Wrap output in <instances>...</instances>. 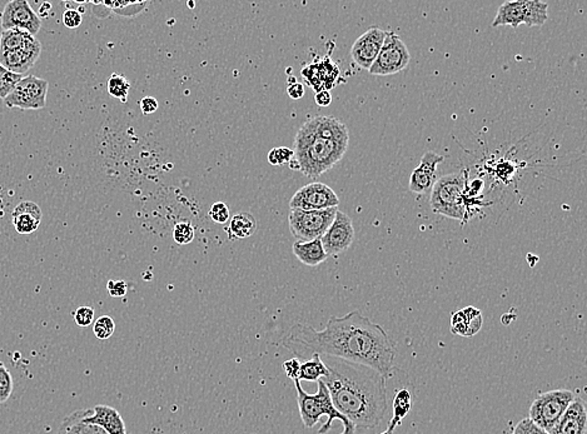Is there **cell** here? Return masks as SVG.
I'll return each mask as SVG.
<instances>
[{
	"label": "cell",
	"mask_w": 587,
	"mask_h": 434,
	"mask_svg": "<svg viewBox=\"0 0 587 434\" xmlns=\"http://www.w3.org/2000/svg\"><path fill=\"white\" fill-rule=\"evenodd\" d=\"M409 61V52L401 38L394 32H386L380 53L368 72L373 76H392L405 69Z\"/></svg>",
	"instance_id": "cell-9"
},
{
	"label": "cell",
	"mask_w": 587,
	"mask_h": 434,
	"mask_svg": "<svg viewBox=\"0 0 587 434\" xmlns=\"http://www.w3.org/2000/svg\"><path fill=\"white\" fill-rule=\"evenodd\" d=\"M131 90V83L125 76L120 74H111L108 80V93L111 97L117 98L122 103H125Z\"/></svg>",
	"instance_id": "cell-28"
},
{
	"label": "cell",
	"mask_w": 587,
	"mask_h": 434,
	"mask_svg": "<svg viewBox=\"0 0 587 434\" xmlns=\"http://www.w3.org/2000/svg\"><path fill=\"white\" fill-rule=\"evenodd\" d=\"M339 199L331 186L313 182L298 189L290 200V209L323 210L339 207Z\"/></svg>",
	"instance_id": "cell-11"
},
{
	"label": "cell",
	"mask_w": 587,
	"mask_h": 434,
	"mask_svg": "<svg viewBox=\"0 0 587 434\" xmlns=\"http://www.w3.org/2000/svg\"><path fill=\"white\" fill-rule=\"evenodd\" d=\"M21 74H15L0 64V99L4 100L21 82Z\"/></svg>",
	"instance_id": "cell-29"
},
{
	"label": "cell",
	"mask_w": 587,
	"mask_h": 434,
	"mask_svg": "<svg viewBox=\"0 0 587 434\" xmlns=\"http://www.w3.org/2000/svg\"><path fill=\"white\" fill-rule=\"evenodd\" d=\"M318 383V391L314 394H308L304 392L301 386L299 380H295V386L297 391V403L301 420L306 428H313L322 415L327 417V422L322 427L319 428L318 433L325 434L332 428L333 420H341L343 423V432L341 434H354L356 428L353 427L351 422L345 418L343 414L339 413L333 406L330 392L327 389L322 379H319Z\"/></svg>",
	"instance_id": "cell-4"
},
{
	"label": "cell",
	"mask_w": 587,
	"mask_h": 434,
	"mask_svg": "<svg viewBox=\"0 0 587 434\" xmlns=\"http://www.w3.org/2000/svg\"><path fill=\"white\" fill-rule=\"evenodd\" d=\"M293 254L297 257L298 261L308 267H317L325 262L328 255L323 249L321 239L311 241H295L292 246Z\"/></svg>",
	"instance_id": "cell-22"
},
{
	"label": "cell",
	"mask_w": 587,
	"mask_h": 434,
	"mask_svg": "<svg viewBox=\"0 0 587 434\" xmlns=\"http://www.w3.org/2000/svg\"><path fill=\"white\" fill-rule=\"evenodd\" d=\"M337 210L339 208H328L323 210L290 209L288 215L290 235L297 241L321 239L331 226Z\"/></svg>",
	"instance_id": "cell-8"
},
{
	"label": "cell",
	"mask_w": 587,
	"mask_h": 434,
	"mask_svg": "<svg viewBox=\"0 0 587 434\" xmlns=\"http://www.w3.org/2000/svg\"><path fill=\"white\" fill-rule=\"evenodd\" d=\"M547 9V3L540 0L504 1L492 21V27L496 28L500 25H510L515 30L521 24H525L527 27H540L548 19Z\"/></svg>",
	"instance_id": "cell-6"
},
{
	"label": "cell",
	"mask_w": 587,
	"mask_h": 434,
	"mask_svg": "<svg viewBox=\"0 0 587 434\" xmlns=\"http://www.w3.org/2000/svg\"><path fill=\"white\" fill-rule=\"evenodd\" d=\"M42 218V209L32 200L21 202L12 213L13 226L19 235L34 233L41 226Z\"/></svg>",
	"instance_id": "cell-18"
},
{
	"label": "cell",
	"mask_w": 587,
	"mask_h": 434,
	"mask_svg": "<svg viewBox=\"0 0 587 434\" xmlns=\"http://www.w3.org/2000/svg\"><path fill=\"white\" fill-rule=\"evenodd\" d=\"M209 217L211 219L217 224H224L229 221V208L223 202H215V204L209 209Z\"/></svg>",
	"instance_id": "cell-34"
},
{
	"label": "cell",
	"mask_w": 587,
	"mask_h": 434,
	"mask_svg": "<svg viewBox=\"0 0 587 434\" xmlns=\"http://www.w3.org/2000/svg\"><path fill=\"white\" fill-rule=\"evenodd\" d=\"M41 53L42 44L39 41H36L34 36L30 42L21 48L0 54V64L15 74L23 76L34 65L38 58L41 56Z\"/></svg>",
	"instance_id": "cell-15"
},
{
	"label": "cell",
	"mask_w": 587,
	"mask_h": 434,
	"mask_svg": "<svg viewBox=\"0 0 587 434\" xmlns=\"http://www.w3.org/2000/svg\"><path fill=\"white\" fill-rule=\"evenodd\" d=\"M282 367H284V372H286L288 378L292 379L293 382H295V380H298V374H299V368H301L299 359H288V360H286V362H284Z\"/></svg>",
	"instance_id": "cell-40"
},
{
	"label": "cell",
	"mask_w": 587,
	"mask_h": 434,
	"mask_svg": "<svg viewBox=\"0 0 587 434\" xmlns=\"http://www.w3.org/2000/svg\"><path fill=\"white\" fill-rule=\"evenodd\" d=\"M33 38H34L33 35L29 34L27 32L19 30V29L3 30L1 36H0V54L21 48L27 43L30 42Z\"/></svg>",
	"instance_id": "cell-27"
},
{
	"label": "cell",
	"mask_w": 587,
	"mask_h": 434,
	"mask_svg": "<svg viewBox=\"0 0 587 434\" xmlns=\"http://www.w3.org/2000/svg\"><path fill=\"white\" fill-rule=\"evenodd\" d=\"M287 91H288V96H290V98H292L293 100H298V99L303 98L304 85L303 84L298 83V82L290 83V85H288V88H287Z\"/></svg>",
	"instance_id": "cell-42"
},
{
	"label": "cell",
	"mask_w": 587,
	"mask_h": 434,
	"mask_svg": "<svg viewBox=\"0 0 587 434\" xmlns=\"http://www.w3.org/2000/svg\"><path fill=\"white\" fill-rule=\"evenodd\" d=\"M139 105H140V111H143V114L145 116H149V114H153V113L158 111V100L154 97L143 98L139 102Z\"/></svg>",
	"instance_id": "cell-41"
},
{
	"label": "cell",
	"mask_w": 587,
	"mask_h": 434,
	"mask_svg": "<svg viewBox=\"0 0 587 434\" xmlns=\"http://www.w3.org/2000/svg\"><path fill=\"white\" fill-rule=\"evenodd\" d=\"M411 406H412V397H411L409 391L406 388L396 391L394 404H392L394 414H392V418L389 420L388 428L386 429L388 433L394 434V429L401 424L403 418L409 413Z\"/></svg>",
	"instance_id": "cell-25"
},
{
	"label": "cell",
	"mask_w": 587,
	"mask_h": 434,
	"mask_svg": "<svg viewBox=\"0 0 587 434\" xmlns=\"http://www.w3.org/2000/svg\"><path fill=\"white\" fill-rule=\"evenodd\" d=\"M84 420L103 428L108 434H127L125 420L113 406L98 404L94 408H89V413L85 415Z\"/></svg>",
	"instance_id": "cell-19"
},
{
	"label": "cell",
	"mask_w": 587,
	"mask_h": 434,
	"mask_svg": "<svg viewBox=\"0 0 587 434\" xmlns=\"http://www.w3.org/2000/svg\"><path fill=\"white\" fill-rule=\"evenodd\" d=\"M587 409L585 400L579 395L567 406L565 413L559 418L548 434H586Z\"/></svg>",
	"instance_id": "cell-17"
},
{
	"label": "cell",
	"mask_w": 587,
	"mask_h": 434,
	"mask_svg": "<svg viewBox=\"0 0 587 434\" xmlns=\"http://www.w3.org/2000/svg\"><path fill=\"white\" fill-rule=\"evenodd\" d=\"M354 238L352 219L347 214L337 210L331 226L321 238L325 253L339 255L351 247Z\"/></svg>",
	"instance_id": "cell-13"
},
{
	"label": "cell",
	"mask_w": 587,
	"mask_h": 434,
	"mask_svg": "<svg viewBox=\"0 0 587 434\" xmlns=\"http://www.w3.org/2000/svg\"><path fill=\"white\" fill-rule=\"evenodd\" d=\"M575 397L576 394L568 389H553L541 393L530 406L529 418L533 424L550 433Z\"/></svg>",
	"instance_id": "cell-7"
},
{
	"label": "cell",
	"mask_w": 587,
	"mask_h": 434,
	"mask_svg": "<svg viewBox=\"0 0 587 434\" xmlns=\"http://www.w3.org/2000/svg\"><path fill=\"white\" fill-rule=\"evenodd\" d=\"M50 10H52V4L50 3H43L41 8H39V12L36 13V15L39 17V19L42 21V19H45V18H48L49 13H50Z\"/></svg>",
	"instance_id": "cell-44"
},
{
	"label": "cell",
	"mask_w": 587,
	"mask_h": 434,
	"mask_svg": "<svg viewBox=\"0 0 587 434\" xmlns=\"http://www.w3.org/2000/svg\"><path fill=\"white\" fill-rule=\"evenodd\" d=\"M282 345L298 359L307 360L318 354L371 367L386 379L394 376V345L380 324L373 323L359 310L345 317L332 316L322 331L308 324H296L284 336Z\"/></svg>",
	"instance_id": "cell-1"
},
{
	"label": "cell",
	"mask_w": 587,
	"mask_h": 434,
	"mask_svg": "<svg viewBox=\"0 0 587 434\" xmlns=\"http://www.w3.org/2000/svg\"><path fill=\"white\" fill-rule=\"evenodd\" d=\"M445 158L435 152H426L422 157L420 166L416 168L409 178V191L416 194H426L436 183L437 166Z\"/></svg>",
	"instance_id": "cell-16"
},
{
	"label": "cell",
	"mask_w": 587,
	"mask_h": 434,
	"mask_svg": "<svg viewBox=\"0 0 587 434\" xmlns=\"http://www.w3.org/2000/svg\"><path fill=\"white\" fill-rule=\"evenodd\" d=\"M380 434H389V433H388V432H387V431H385V432H382V433H380Z\"/></svg>",
	"instance_id": "cell-45"
},
{
	"label": "cell",
	"mask_w": 587,
	"mask_h": 434,
	"mask_svg": "<svg viewBox=\"0 0 587 434\" xmlns=\"http://www.w3.org/2000/svg\"><path fill=\"white\" fill-rule=\"evenodd\" d=\"M337 76L339 68L327 58L323 62L313 63L302 69V76L307 80V83L316 90V93L321 90H328V82H331L333 87Z\"/></svg>",
	"instance_id": "cell-21"
},
{
	"label": "cell",
	"mask_w": 587,
	"mask_h": 434,
	"mask_svg": "<svg viewBox=\"0 0 587 434\" xmlns=\"http://www.w3.org/2000/svg\"><path fill=\"white\" fill-rule=\"evenodd\" d=\"M49 83L45 79L35 76H23L13 91L4 99L8 108H19L21 111H39L47 104Z\"/></svg>",
	"instance_id": "cell-10"
},
{
	"label": "cell",
	"mask_w": 587,
	"mask_h": 434,
	"mask_svg": "<svg viewBox=\"0 0 587 434\" xmlns=\"http://www.w3.org/2000/svg\"><path fill=\"white\" fill-rule=\"evenodd\" d=\"M293 159V151L287 147H279L273 148L268 153V162L272 166H282V164H290V160Z\"/></svg>",
	"instance_id": "cell-33"
},
{
	"label": "cell",
	"mask_w": 587,
	"mask_h": 434,
	"mask_svg": "<svg viewBox=\"0 0 587 434\" xmlns=\"http://www.w3.org/2000/svg\"><path fill=\"white\" fill-rule=\"evenodd\" d=\"M89 409H79L63 420L58 434H108L103 428L87 423L84 418Z\"/></svg>",
	"instance_id": "cell-23"
},
{
	"label": "cell",
	"mask_w": 587,
	"mask_h": 434,
	"mask_svg": "<svg viewBox=\"0 0 587 434\" xmlns=\"http://www.w3.org/2000/svg\"><path fill=\"white\" fill-rule=\"evenodd\" d=\"M226 230L229 241L246 239L256 233L257 219L252 214L246 212L235 214L229 221V226Z\"/></svg>",
	"instance_id": "cell-24"
},
{
	"label": "cell",
	"mask_w": 587,
	"mask_h": 434,
	"mask_svg": "<svg viewBox=\"0 0 587 434\" xmlns=\"http://www.w3.org/2000/svg\"><path fill=\"white\" fill-rule=\"evenodd\" d=\"M107 290L109 292V294L114 298H122L127 294L128 292V285L125 281H113L111 279L107 284Z\"/></svg>",
	"instance_id": "cell-38"
},
{
	"label": "cell",
	"mask_w": 587,
	"mask_h": 434,
	"mask_svg": "<svg viewBox=\"0 0 587 434\" xmlns=\"http://www.w3.org/2000/svg\"><path fill=\"white\" fill-rule=\"evenodd\" d=\"M76 323L79 327H89L94 322V310L92 307H79L73 314Z\"/></svg>",
	"instance_id": "cell-35"
},
{
	"label": "cell",
	"mask_w": 587,
	"mask_h": 434,
	"mask_svg": "<svg viewBox=\"0 0 587 434\" xmlns=\"http://www.w3.org/2000/svg\"><path fill=\"white\" fill-rule=\"evenodd\" d=\"M386 36V30L373 27L359 36L351 49L353 62L363 69L370 70L380 53Z\"/></svg>",
	"instance_id": "cell-14"
},
{
	"label": "cell",
	"mask_w": 587,
	"mask_h": 434,
	"mask_svg": "<svg viewBox=\"0 0 587 434\" xmlns=\"http://www.w3.org/2000/svg\"><path fill=\"white\" fill-rule=\"evenodd\" d=\"M194 237H195V232H194L193 224L191 221H180L173 228V239L180 246H186L192 243Z\"/></svg>",
	"instance_id": "cell-30"
},
{
	"label": "cell",
	"mask_w": 587,
	"mask_h": 434,
	"mask_svg": "<svg viewBox=\"0 0 587 434\" xmlns=\"http://www.w3.org/2000/svg\"><path fill=\"white\" fill-rule=\"evenodd\" d=\"M350 142H339L318 135L311 119L301 125L295 138L293 159L290 169L303 173L306 177L316 180L328 172L343 158Z\"/></svg>",
	"instance_id": "cell-3"
},
{
	"label": "cell",
	"mask_w": 587,
	"mask_h": 434,
	"mask_svg": "<svg viewBox=\"0 0 587 434\" xmlns=\"http://www.w3.org/2000/svg\"><path fill=\"white\" fill-rule=\"evenodd\" d=\"M469 173L461 171L443 175L431 189V208L437 214L457 221L465 219V189Z\"/></svg>",
	"instance_id": "cell-5"
},
{
	"label": "cell",
	"mask_w": 587,
	"mask_h": 434,
	"mask_svg": "<svg viewBox=\"0 0 587 434\" xmlns=\"http://www.w3.org/2000/svg\"><path fill=\"white\" fill-rule=\"evenodd\" d=\"M314 102L319 107H328L332 103V96L330 90H321L314 96Z\"/></svg>",
	"instance_id": "cell-43"
},
{
	"label": "cell",
	"mask_w": 587,
	"mask_h": 434,
	"mask_svg": "<svg viewBox=\"0 0 587 434\" xmlns=\"http://www.w3.org/2000/svg\"><path fill=\"white\" fill-rule=\"evenodd\" d=\"M512 434H548L544 429L537 427L536 424H533L530 418H524L520 420L517 426L513 429Z\"/></svg>",
	"instance_id": "cell-36"
},
{
	"label": "cell",
	"mask_w": 587,
	"mask_h": 434,
	"mask_svg": "<svg viewBox=\"0 0 587 434\" xmlns=\"http://www.w3.org/2000/svg\"><path fill=\"white\" fill-rule=\"evenodd\" d=\"M484 318L481 310L475 307H466L457 310L451 318V332L461 337H473L481 331Z\"/></svg>",
	"instance_id": "cell-20"
},
{
	"label": "cell",
	"mask_w": 587,
	"mask_h": 434,
	"mask_svg": "<svg viewBox=\"0 0 587 434\" xmlns=\"http://www.w3.org/2000/svg\"><path fill=\"white\" fill-rule=\"evenodd\" d=\"M83 21V17L76 9H65L63 13V23L67 28L76 29Z\"/></svg>",
	"instance_id": "cell-37"
},
{
	"label": "cell",
	"mask_w": 587,
	"mask_h": 434,
	"mask_svg": "<svg viewBox=\"0 0 587 434\" xmlns=\"http://www.w3.org/2000/svg\"><path fill=\"white\" fill-rule=\"evenodd\" d=\"M116 332V323L113 318L102 316L98 318L93 325V333L99 340H108Z\"/></svg>",
	"instance_id": "cell-31"
},
{
	"label": "cell",
	"mask_w": 587,
	"mask_h": 434,
	"mask_svg": "<svg viewBox=\"0 0 587 434\" xmlns=\"http://www.w3.org/2000/svg\"><path fill=\"white\" fill-rule=\"evenodd\" d=\"M328 376L322 378L333 406L357 429L380 424L387 409V379L371 367L325 357Z\"/></svg>",
	"instance_id": "cell-2"
},
{
	"label": "cell",
	"mask_w": 587,
	"mask_h": 434,
	"mask_svg": "<svg viewBox=\"0 0 587 434\" xmlns=\"http://www.w3.org/2000/svg\"><path fill=\"white\" fill-rule=\"evenodd\" d=\"M327 376H328V369L325 367L323 359L318 354H313L311 358L301 363L298 380L318 382L319 379L325 378Z\"/></svg>",
	"instance_id": "cell-26"
},
{
	"label": "cell",
	"mask_w": 587,
	"mask_h": 434,
	"mask_svg": "<svg viewBox=\"0 0 587 434\" xmlns=\"http://www.w3.org/2000/svg\"><path fill=\"white\" fill-rule=\"evenodd\" d=\"M3 30L19 29L34 36L42 28V21L25 0H13L4 7L1 14Z\"/></svg>",
	"instance_id": "cell-12"
},
{
	"label": "cell",
	"mask_w": 587,
	"mask_h": 434,
	"mask_svg": "<svg viewBox=\"0 0 587 434\" xmlns=\"http://www.w3.org/2000/svg\"><path fill=\"white\" fill-rule=\"evenodd\" d=\"M145 6H147V3L131 1L129 6L122 8V9H118V10H114V13H117L119 15H125V17H134V15L142 13L145 10Z\"/></svg>",
	"instance_id": "cell-39"
},
{
	"label": "cell",
	"mask_w": 587,
	"mask_h": 434,
	"mask_svg": "<svg viewBox=\"0 0 587 434\" xmlns=\"http://www.w3.org/2000/svg\"><path fill=\"white\" fill-rule=\"evenodd\" d=\"M13 392V377L6 365L0 362V404L6 403Z\"/></svg>",
	"instance_id": "cell-32"
}]
</instances>
